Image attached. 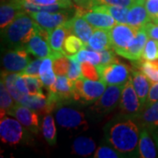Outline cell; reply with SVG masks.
Here are the masks:
<instances>
[{"label": "cell", "instance_id": "ee69618b", "mask_svg": "<svg viewBox=\"0 0 158 158\" xmlns=\"http://www.w3.org/2000/svg\"><path fill=\"white\" fill-rule=\"evenodd\" d=\"M145 6L151 19H156L158 17V0H146Z\"/></svg>", "mask_w": 158, "mask_h": 158}, {"label": "cell", "instance_id": "ffe728a7", "mask_svg": "<svg viewBox=\"0 0 158 158\" xmlns=\"http://www.w3.org/2000/svg\"><path fill=\"white\" fill-rule=\"evenodd\" d=\"M26 11L19 0H10L4 3L0 7V28L5 29L16 18Z\"/></svg>", "mask_w": 158, "mask_h": 158}, {"label": "cell", "instance_id": "8d00e7d4", "mask_svg": "<svg viewBox=\"0 0 158 158\" xmlns=\"http://www.w3.org/2000/svg\"><path fill=\"white\" fill-rule=\"evenodd\" d=\"M94 158H121L125 157L124 156L119 153L118 150L111 147L110 145H101L96 149L93 154Z\"/></svg>", "mask_w": 158, "mask_h": 158}, {"label": "cell", "instance_id": "f546056e", "mask_svg": "<svg viewBox=\"0 0 158 158\" xmlns=\"http://www.w3.org/2000/svg\"><path fill=\"white\" fill-rule=\"evenodd\" d=\"M18 75L19 73L9 72V71L5 70L1 73V80L5 83V85L6 86L7 90H9L11 96L15 99V101L19 103L25 95L18 90L16 85H15V80L17 78Z\"/></svg>", "mask_w": 158, "mask_h": 158}, {"label": "cell", "instance_id": "83f0119b", "mask_svg": "<svg viewBox=\"0 0 158 158\" xmlns=\"http://www.w3.org/2000/svg\"><path fill=\"white\" fill-rule=\"evenodd\" d=\"M18 103L11 96L9 90H7L5 83L1 80L0 82V110L1 116L6 114H11Z\"/></svg>", "mask_w": 158, "mask_h": 158}, {"label": "cell", "instance_id": "277c9868", "mask_svg": "<svg viewBox=\"0 0 158 158\" xmlns=\"http://www.w3.org/2000/svg\"><path fill=\"white\" fill-rule=\"evenodd\" d=\"M25 48L28 53H31L33 56L40 59L49 57L54 60L56 57L65 55L62 52H56L51 48L48 43V31L42 28L40 26L38 31L26 44Z\"/></svg>", "mask_w": 158, "mask_h": 158}, {"label": "cell", "instance_id": "5b68a950", "mask_svg": "<svg viewBox=\"0 0 158 158\" xmlns=\"http://www.w3.org/2000/svg\"><path fill=\"white\" fill-rule=\"evenodd\" d=\"M100 80L108 85H125L131 78L132 70L129 66L118 61L106 66H97Z\"/></svg>", "mask_w": 158, "mask_h": 158}, {"label": "cell", "instance_id": "52a82bcc", "mask_svg": "<svg viewBox=\"0 0 158 158\" xmlns=\"http://www.w3.org/2000/svg\"><path fill=\"white\" fill-rule=\"evenodd\" d=\"M139 28L127 23H118L109 30L112 48L118 55L124 51L134 40Z\"/></svg>", "mask_w": 158, "mask_h": 158}, {"label": "cell", "instance_id": "d4e9b609", "mask_svg": "<svg viewBox=\"0 0 158 158\" xmlns=\"http://www.w3.org/2000/svg\"><path fill=\"white\" fill-rule=\"evenodd\" d=\"M96 143L90 137L79 136L72 143V153L81 156H90L96 151Z\"/></svg>", "mask_w": 158, "mask_h": 158}, {"label": "cell", "instance_id": "e0dca14e", "mask_svg": "<svg viewBox=\"0 0 158 158\" xmlns=\"http://www.w3.org/2000/svg\"><path fill=\"white\" fill-rule=\"evenodd\" d=\"M145 2L146 0H135V2L130 6L127 14V24L141 29L152 20L147 11Z\"/></svg>", "mask_w": 158, "mask_h": 158}, {"label": "cell", "instance_id": "8fae6325", "mask_svg": "<svg viewBox=\"0 0 158 158\" xmlns=\"http://www.w3.org/2000/svg\"><path fill=\"white\" fill-rule=\"evenodd\" d=\"M48 98L51 101L58 104L74 100V81L67 76H57L56 81L48 89Z\"/></svg>", "mask_w": 158, "mask_h": 158}, {"label": "cell", "instance_id": "7a4b0ae2", "mask_svg": "<svg viewBox=\"0 0 158 158\" xmlns=\"http://www.w3.org/2000/svg\"><path fill=\"white\" fill-rule=\"evenodd\" d=\"M39 27V25L29 15L28 12L24 11L6 28L1 30L2 39L5 43L12 48H25Z\"/></svg>", "mask_w": 158, "mask_h": 158}, {"label": "cell", "instance_id": "5bb4252c", "mask_svg": "<svg viewBox=\"0 0 158 158\" xmlns=\"http://www.w3.org/2000/svg\"><path fill=\"white\" fill-rule=\"evenodd\" d=\"M34 21L42 28L48 31L56 28L68 20L69 13L67 11H32L28 12Z\"/></svg>", "mask_w": 158, "mask_h": 158}, {"label": "cell", "instance_id": "603a6c76", "mask_svg": "<svg viewBox=\"0 0 158 158\" xmlns=\"http://www.w3.org/2000/svg\"><path fill=\"white\" fill-rule=\"evenodd\" d=\"M85 47L96 51L112 48L109 30L94 28L92 35L90 36L88 43L85 44Z\"/></svg>", "mask_w": 158, "mask_h": 158}, {"label": "cell", "instance_id": "4dcf8cb0", "mask_svg": "<svg viewBox=\"0 0 158 158\" xmlns=\"http://www.w3.org/2000/svg\"><path fill=\"white\" fill-rule=\"evenodd\" d=\"M85 43L75 34H68L63 43V52L66 56H73L84 48Z\"/></svg>", "mask_w": 158, "mask_h": 158}, {"label": "cell", "instance_id": "9a60e30c", "mask_svg": "<svg viewBox=\"0 0 158 158\" xmlns=\"http://www.w3.org/2000/svg\"><path fill=\"white\" fill-rule=\"evenodd\" d=\"M10 115L14 116L30 132L37 135L40 131V117L37 112L18 103Z\"/></svg>", "mask_w": 158, "mask_h": 158}, {"label": "cell", "instance_id": "836d02e7", "mask_svg": "<svg viewBox=\"0 0 158 158\" xmlns=\"http://www.w3.org/2000/svg\"><path fill=\"white\" fill-rule=\"evenodd\" d=\"M25 79V82L27 85V88L29 90V94L31 95H36L43 93L42 91V86L43 83L40 77L37 76H31V75H24L20 74Z\"/></svg>", "mask_w": 158, "mask_h": 158}, {"label": "cell", "instance_id": "44dd1931", "mask_svg": "<svg viewBox=\"0 0 158 158\" xmlns=\"http://www.w3.org/2000/svg\"><path fill=\"white\" fill-rule=\"evenodd\" d=\"M151 131L148 127H142L139 140V156L141 158H155L157 156V146L156 141L150 135Z\"/></svg>", "mask_w": 158, "mask_h": 158}, {"label": "cell", "instance_id": "3957f363", "mask_svg": "<svg viewBox=\"0 0 158 158\" xmlns=\"http://www.w3.org/2000/svg\"><path fill=\"white\" fill-rule=\"evenodd\" d=\"M106 85L102 80H90L82 77L74 81V100L86 103L97 101L106 90Z\"/></svg>", "mask_w": 158, "mask_h": 158}, {"label": "cell", "instance_id": "1f68e13d", "mask_svg": "<svg viewBox=\"0 0 158 158\" xmlns=\"http://www.w3.org/2000/svg\"><path fill=\"white\" fill-rule=\"evenodd\" d=\"M139 69L147 77L151 84L158 82V59L157 60H141Z\"/></svg>", "mask_w": 158, "mask_h": 158}, {"label": "cell", "instance_id": "ab89813d", "mask_svg": "<svg viewBox=\"0 0 158 158\" xmlns=\"http://www.w3.org/2000/svg\"><path fill=\"white\" fill-rule=\"evenodd\" d=\"M100 55V58H101V61L100 63L97 66H106L109 65L113 62L118 61L117 57L115 56V51L113 50V48H109V49H104V50L98 51Z\"/></svg>", "mask_w": 158, "mask_h": 158}, {"label": "cell", "instance_id": "f6af8a7d", "mask_svg": "<svg viewBox=\"0 0 158 158\" xmlns=\"http://www.w3.org/2000/svg\"><path fill=\"white\" fill-rule=\"evenodd\" d=\"M143 28L146 33L148 35L149 38L155 40H158V24L157 23H152V22H148L143 27Z\"/></svg>", "mask_w": 158, "mask_h": 158}, {"label": "cell", "instance_id": "f1b7e54d", "mask_svg": "<svg viewBox=\"0 0 158 158\" xmlns=\"http://www.w3.org/2000/svg\"><path fill=\"white\" fill-rule=\"evenodd\" d=\"M41 131L44 139L49 145H55L56 143V127L55 119L50 114L46 115L43 118Z\"/></svg>", "mask_w": 158, "mask_h": 158}, {"label": "cell", "instance_id": "c3c4849f", "mask_svg": "<svg viewBox=\"0 0 158 158\" xmlns=\"http://www.w3.org/2000/svg\"><path fill=\"white\" fill-rule=\"evenodd\" d=\"M153 22L157 23V24H158V17L156 18V19H154V20H153Z\"/></svg>", "mask_w": 158, "mask_h": 158}, {"label": "cell", "instance_id": "6da1fadb", "mask_svg": "<svg viewBox=\"0 0 158 158\" xmlns=\"http://www.w3.org/2000/svg\"><path fill=\"white\" fill-rule=\"evenodd\" d=\"M104 133L105 141L125 157H140L138 146L141 131L134 118L120 115L105 126Z\"/></svg>", "mask_w": 158, "mask_h": 158}, {"label": "cell", "instance_id": "7c38bea8", "mask_svg": "<svg viewBox=\"0 0 158 158\" xmlns=\"http://www.w3.org/2000/svg\"><path fill=\"white\" fill-rule=\"evenodd\" d=\"M32 62L26 48H18L7 51L2 58V64L6 71L20 73Z\"/></svg>", "mask_w": 158, "mask_h": 158}, {"label": "cell", "instance_id": "30bf717a", "mask_svg": "<svg viewBox=\"0 0 158 158\" xmlns=\"http://www.w3.org/2000/svg\"><path fill=\"white\" fill-rule=\"evenodd\" d=\"M57 124L67 129H87L88 123L84 113L71 107L61 106L56 112Z\"/></svg>", "mask_w": 158, "mask_h": 158}, {"label": "cell", "instance_id": "f35d334b", "mask_svg": "<svg viewBox=\"0 0 158 158\" xmlns=\"http://www.w3.org/2000/svg\"><path fill=\"white\" fill-rule=\"evenodd\" d=\"M82 77L90 80H100V75L96 65L90 62H81Z\"/></svg>", "mask_w": 158, "mask_h": 158}, {"label": "cell", "instance_id": "d6a6232c", "mask_svg": "<svg viewBox=\"0 0 158 158\" xmlns=\"http://www.w3.org/2000/svg\"><path fill=\"white\" fill-rule=\"evenodd\" d=\"M80 62H90L94 65H98L100 63L101 58L99 53L96 50L90 49L89 48L85 47L75 55Z\"/></svg>", "mask_w": 158, "mask_h": 158}, {"label": "cell", "instance_id": "7402d4cb", "mask_svg": "<svg viewBox=\"0 0 158 158\" xmlns=\"http://www.w3.org/2000/svg\"><path fill=\"white\" fill-rule=\"evenodd\" d=\"M132 83L135 90L137 95L140 98L142 106H144L147 100L148 91L151 86V82L148 80L147 77L141 72V70H132Z\"/></svg>", "mask_w": 158, "mask_h": 158}, {"label": "cell", "instance_id": "4316f807", "mask_svg": "<svg viewBox=\"0 0 158 158\" xmlns=\"http://www.w3.org/2000/svg\"><path fill=\"white\" fill-rule=\"evenodd\" d=\"M128 9L129 7H126V6L99 5L91 7L90 10L106 12L114 18L118 23H127V14Z\"/></svg>", "mask_w": 158, "mask_h": 158}, {"label": "cell", "instance_id": "7dc6e473", "mask_svg": "<svg viewBox=\"0 0 158 158\" xmlns=\"http://www.w3.org/2000/svg\"><path fill=\"white\" fill-rule=\"evenodd\" d=\"M151 134L153 135V137H154V139H155V141H156V146H157L158 148V127L157 128H156L155 130L151 131Z\"/></svg>", "mask_w": 158, "mask_h": 158}, {"label": "cell", "instance_id": "bcb514c9", "mask_svg": "<svg viewBox=\"0 0 158 158\" xmlns=\"http://www.w3.org/2000/svg\"><path fill=\"white\" fill-rule=\"evenodd\" d=\"M40 77L42 83H43V85L48 89V87H50L51 85H53L56 83L57 76L56 74L55 73V71L52 70V71L48 72V73H46L44 75L40 76Z\"/></svg>", "mask_w": 158, "mask_h": 158}, {"label": "cell", "instance_id": "d590c367", "mask_svg": "<svg viewBox=\"0 0 158 158\" xmlns=\"http://www.w3.org/2000/svg\"><path fill=\"white\" fill-rule=\"evenodd\" d=\"M69 68V59L68 56L63 55L53 60V69L56 76H66Z\"/></svg>", "mask_w": 158, "mask_h": 158}, {"label": "cell", "instance_id": "4fadbf2b", "mask_svg": "<svg viewBox=\"0 0 158 158\" xmlns=\"http://www.w3.org/2000/svg\"><path fill=\"white\" fill-rule=\"evenodd\" d=\"M76 14L82 16L93 28L110 30L111 28H113L116 24H118V22L115 20V19L112 17L111 15H109L108 13L103 12V11L85 10L80 6L77 8Z\"/></svg>", "mask_w": 158, "mask_h": 158}, {"label": "cell", "instance_id": "74e56055", "mask_svg": "<svg viewBox=\"0 0 158 158\" xmlns=\"http://www.w3.org/2000/svg\"><path fill=\"white\" fill-rule=\"evenodd\" d=\"M69 59V68L67 77L70 80L75 81L77 79L82 77V72H81V62L77 60L75 55L73 56H68Z\"/></svg>", "mask_w": 158, "mask_h": 158}, {"label": "cell", "instance_id": "60d3db41", "mask_svg": "<svg viewBox=\"0 0 158 158\" xmlns=\"http://www.w3.org/2000/svg\"><path fill=\"white\" fill-rule=\"evenodd\" d=\"M27 2L32 3L38 6H54L59 5L66 9H69L72 6V2L70 0H26Z\"/></svg>", "mask_w": 158, "mask_h": 158}, {"label": "cell", "instance_id": "2e32d148", "mask_svg": "<svg viewBox=\"0 0 158 158\" xmlns=\"http://www.w3.org/2000/svg\"><path fill=\"white\" fill-rule=\"evenodd\" d=\"M19 104L27 106L40 114H48L55 109L56 106H57L56 103L49 100L44 93L36 95H25Z\"/></svg>", "mask_w": 158, "mask_h": 158}, {"label": "cell", "instance_id": "b9f144b4", "mask_svg": "<svg viewBox=\"0 0 158 158\" xmlns=\"http://www.w3.org/2000/svg\"><path fill=\"white\" fill-rule=\"evenodd\" d=\"M41 62H42V59H40V58H38L33 62H31L28 66L22 72H20V74L40 77V66Z\"/></svg>", "mask_w": 158, "mask_h": 158}, {"label": "cell", "instance_id": "ba28073f", "mask_svg": "<svg viewBox=\"0 0 158 158\" xmlns=\"http://www.w3.org/2000/svg\"><path fill=\"white\" fill-rule=\"evenodd\" d=\"M124 85H109L90 110L95 116H104L118 106Z\"/></svg>", "mask_w": 158, "mask_h": 158}, {"label": "cell", "instance_id": "d6986e66", "mask_svg": "<svg viewBox=\"0 0 158 158\" xmlns=\"http://www.w3.org/2000/svg\"><path fill=\"white\" fill-rule=\"evenodd\" d=\"M64 24L68 29L69 34H75L82 40L85 44L88 43L94 28L82 16L75 14L72 19H68Z\"/></svg>", "mask_w": 158, "mask_h": 158}, {"label": "cell", "instance_id": "cb8c5ba5", "mask_svg": "<svg viewBox=\"0 0 158 158\" xmlns=\"http://www.w3.org/2000/svg\"><path fill=\"white\" fill-rule=\"evenodd\" d=\"M135 119L139 120L142 127L153 131L158 127V101L144 106Z\"/></svg>", "mask_w": 158, "mask_h": 158}, {"label": "cell", "instance_id": "e575fe53", "mask_svg": "<svg viewBox=\"0 0 158 158\" xmlns=\"http://www.w3.org/2000/svg\"><path fill=\"white\" fill-rule=\"evenodd\" d=\"M158 59V40L149 39L148 40L146 46L142 53L141 60H157Z\"/></svg>", "mask_w": 158, "mask_h": 158}, {"label": "cell", "instance_id": "484cf974", "mask_svg": "<svg viewBox=\"0 0 158 158\" xmlns=\"http://www.w3.org/2000/svg\"><path fill=\"white\" fill-rule=\"evenodd\" d=\"M69 31L65 24L58 26L56 28L48 31V43L51 48L56 52H63V43L66 39Z\"/></svg>", "mask_w": 158, "mask_h": 158}, {"label": "cell", "instance_id": "9c48e42d", "mask_svg": "<svg viewBox=\"0 0 158 158\" xmlns=\"http://www.w3.org/2000/svg\"><path fill=\"white\" fill-rule=\"evenodd\" d=\"M23 125L15 118L6 115L1 116L0 137L3 143L10 146H16L24 139Z\"/></svg>", "mask_w": 158, "mask_h": 158}, {"label": "cell", "instance_id": "7bdbcfd3", "mask_svg": "<svg viewBox=\"0 0 158 158\" xmlns=\"http://www.w3.org/2000/svg\"><path fill=\"white\" fill-rule=\"evenodd\" d=\"M156 101H158V82L157 83H154L150 86L147 100H146V103H145L144 106H149V105H151V104Z\"/></svg>", "mask_w": 158, "mask_h": 158}, {"label": "cell", "instance_id": "8992f818", "mask_svg": "<svg viewBox=\"0 0 158 158\" xmlns=\"http://www.w3.org/2000/svg\"><path fill=\"white\" fill-rule=\"evenodd\" d=\"M118 107L119 114L121 116L130 117L134 119L141 113L143 108L140 101V98L134 88L131 78L122 89Z\"/></svg>", "mask_w": 158, "mask_h": 158}, {"label": "cell", "instance_id": "ac0fdd59", "mask_svg": "<svg viewBox=\"0 0 158 158\" xmlns=\"http://www.w3.org/2000/svg\"><path fill=\"white\" fill-rule=\"evenodd\" d=\"M148 39L149 37L146 31L143 28L139 29L134 40L124 51L119 53L118 56L125 57L131 61H140L141 60L142 53Z\"/></svg>", "mask_w": 158, "mask_h": 158}]
</instances>
